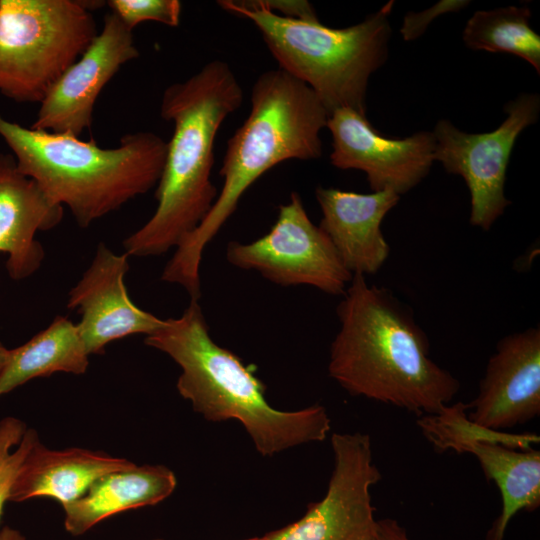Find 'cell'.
<instances>
[{
  "label": "cell",
  "instance_id": "obj_1",
  "mask_svg": "<svg viewBox=\"0 0 540 540\" xmlns=\"http://www.w3.org/2000/svg\"><path fill=\"white\" fill-rule=\"evenodd\" d=\"M343 296L330 377L353 396L423 416L440 413L460 382L430 358L428 338L412 311L361 274L353 275Z\"/></svg>",
  "mask_w": 540,
  "mask_h": 540
},
{
  "label": "cell",
  "instance_id": "obj_2",
  "mask_svg": "<svg viewBox=\"0 0 540 540\" xmlns=\"http://www.w3.org/2000/svg\"><path fill=\"white\" fill-rule=\"evenodd\" d=\"M248 117L227 142L219 175L223 185L203 221L176 247L161 279L200 298V263L207 244L264 173L290 159L321 157L320 133L329 114L306 84L277 68L262 73L251 91Z\"/></svg>",
  "mask_w": 540,
  "mask_h": 540
},
{
  "label": "cell",
  "instance_id": "obj_3",
  "mask_svg": "<svg viewBox=\"0 0 540 540\" xmlns=\"http://www.w3.org/2000/svg\"><path fill=\"white\" fill-rule=\"evenodd\" d=\"M242 101V87L222 60L165 89L160 115L174 129L156 185L157 207L124 240L128 256H156L177 247L209 213L218 196L211 181L216 135Z\"/></svg>",
  "mask_w": 540,
  "mask_h": 540
},
{
  "label": "cell",
  "instance_id": "obj_4",
  "mask_svg": "<svg viewBox=\"0 0 540 540\" xmlns=\"http://www.w3.org/2000/svg\"><path fill=\"white\" fill-rule=\"evenodd\" d=\"M198 301L191 300L180 317L164 320L144 340L180 366L179 394L209 421L238 420L263 456L323 441L331 428L326 409L321 405L297 411L272 407L252 368L211 338Z\"/></svg>",
  "mask_w": 540,
  "mask_h": 540
},
{
  "label": "cell",
  "instance_id": "obj_5",
  "mask_svg": "<svg viewBox=\"0 0 540 540\" xmlns=\"http://www.w3.org/2000/svg\"><path fill=\"white\" fill-rule=\"evenodd\" d=\"M0 137L18 170L87 228L156 187L167 142L150 131L128 133L113 148L68 133L24 127L0 114Z\"/></svg>",
  "mask_w": 540,
  "mask_h": 540
},
{
  "label": "cell",
  "instance_id": "obj_6",
  "mask_svg": "<svg viewBox=\"0 0 540 540\" xmlns=\"http://www.w3.org/2000/svg\"><path fill=\"white\" fill-rule=\"evenodd\" d=\"M218 3L256 26L278 68L312 89L329 115L343 108L366 115L369 78L388 56L393 1L345 28L282 16L260 0Z\"/></svg>",
  "mask_w": 540,
  "mask_h": 540
},
{
  "label": "cell",
  "instance_id": "obj_7",
  "mask_svg": "<svg viewBox=\"0 0 540 540\" xmlns=\"http://www.w3.org/2000/svg\"><path fill=\"white\" fill-rule=\"evenodd\" d=\"M102 1L0 0V94L41 103L98 31Z\"/></svg>",
  "mask_w": 540,
  "mask_h": 540
},
{
  "label": "cell",
  "instance_id": "obj_8",
  "mask_svg": "<svg viewBox=\"0 0 540 540\" xmlns=\"http://www.w3.org/2000/svg\"><path fill=\"white\" fill-rule=\"evenodd\" d=\"M226 258L277 285H308L330 295H343L353 277L329 237L308 217L297 192L279 207L267 234L247 244L230 242Z\"/></svg>",
  "mask_w": 540,
  "mask_h": 540
},
{
  "label": "cell",
  "instance_id": "obj_9",
  "mask_svg": "<svg viewBox=\"0 0 540 540\" xmlns=\"http://www.w3.org/2000/svg\"><path fill=\"white\" fill-rule=\"evenodd\" d=\"M506 119L485 133H467L449 120L436 124L434 160L448 173L460 175L470 192V223L489 230L511 202L504 187L506 171L516 139L535 124L540 112L536 93H523L504 107Z\"/></svg>",
  "mask_w": 540,
  "mask_h": 540
},
{
  "label": "cell",
  "instance_id": "obj_10",
  "mask_svg": "<svg viewBox=\"0 0 540 540\" xmlns=\"http://www.w3.org/2000/svg\"><path fill=\"white\" fill-rule=\"evenodd\" d=\"M331 445L334 468L324 497L262 540H370L375 535L378 519L370 489L382 476L373 463L370 436L334 433Z\"/></svg>",
  "mask_w": 540,
  "mask_h": 540
},
{
  "label": "cell",
  "instance_id": "obj_11",
  "mask_svg": "<svg viewBox=\"0 0 540 540\" xmlns=\"http://www.w3.org/2000/svg\"><path fill=\"white\" fill-rule=\"evenodd\" d=\"M326 127L332 135L331 164L364 172L373 192L391 190L401 196L427 176L435 161V138L430 131L386 138L366 115L349 108L332 112Z\"/></svg>",
  "mask_w": 540,
  "mask_h": 540
},
{
  "label": "cell",
  "instance_id": "obj_12",
  "mask_svg": "<svg viewBox=\"0 0 540 540\" xmlns=\"http://www.w3.org/2000/svg\"><path fill=\"white\" fill-rule=\"evenodd\" d=\"M139 55L132 30L116 14H106L100 32L41 101L30 128L79 137L92 125L104 86Z\"/></svg>",
  "mask_w": 540,
  "mask_h": 540
},
{
  "label": "cell",
  "instance_id": "obj_13",
  "mask_svg": "<svg viewBox=\"0 0 540 540\" xmlns=\"http://www.w3.org/2000/svg\"><path fill=\"white\" fill-rule=\"evenodd\" d=\"M468 418L503 431L540 415V328L509 334L496 345L472 402Z\"/></svg>",
  "mask_w": 540,
  "mask_h": 540
},
{
  "label": "cell",
  "instance_id": "obj_14",
  "mask_svg": "<svg viewBox=\"0 0 540 540\" xmlns=\"http://www.w3.org/2000/svg\"><path fill=\"white\" fill-rule=\"evenodd\" d=\"M128 257L99 243L90 266L69 291L67 308L81 315L77 327L89 355L102 353L107 344L123 337L147 336L164 324L129 298L124 282Z\"/></svg>",
  "mask_w": 540,
  "mask_h": 540
},
{
  "label": "cell",
  "instance_id": "obj_15",
  "mask_svg": "<svg viewBox=\"0 0 540 540\" xmlns=\"http://www.w3.org/2000/svg\"><path fill=\"white\" fill-rule=\"evenodd\" d=\"M315 195L323 215L319 227L344 267L352 275L378 272L390 254L381 223L400 195L391 190L362 194L322 186Z\"/></svg>",
  "mask_w": 540,
  "mask_h": 540
},
{
  "label": "cell",
  "instance_id": "obj_16",
  "mask_svg": "<svg viewBox=\"0 0 540 540\" xmlns=\"http://www.w3.org/2000/svg\"><path fill=\"white\" fill-rule=\"evenodd\" d=\"M63 212L18 170L12 154L0 153V253L7 255L11 279H26L40 268L45 252L36 234L56 227Z\"/></svg>",
  "mask_w": 540,
  "mask_h": 540
},
{
  "label": "cell",
  "instance_id": "obj_17",
  "mask_svg": "<svg viewBox=\"0 0 540 540\" xmlns=\"http://www.w3.org/2000/svg\"><path fill=\"white\" fill-rule=\"evenodd\" d=\"M135 463L84 448L52 450L38 440L25 458L9 501L47 497L61 506L80 498L100 477Z\"/></svg>",
  "mask_w": 540,
  "mask_h": 540
},
{
  "label": "cell",
  "instance_id": "obj_18",
  "mask_svg": "<svg viewBox=\"0 0 540 540\" xmlns=\"http://www.w3.org/2000/svg\"><path fill=\"white\" fill-rule=\"evenodd\" d=\"M177 480L163 465L133 466L97 479L78 499L62 505L64 527L73 536L86 533L115 514L156 505L170 496Z\"/></svg>",
  "mask_w": 540,
  "mask_h": 540
},
{
  "label": "cell",
  "instance_id": "obj_19",
  "mask_svg": "<svg viewBox=\"0 0 540 540\" xmlns=\"http://www.w3.org/2000/svg\"><path fill=\"white\" fill-rule=\"evenodd\" d=\"M456 451L473 454L486 479L498 487L501 511L486 540H503L510 521L518 512H532L540 506L539 450H518L497 440H474L461 444Z\"/></svg>",
  "mask_w": 540,
  "mask_h": 540
},
{
  "label": "cell",
  "instance_id": "obj_20",
  "mask_svg": "<svg viewBox=\"0 0 540 540\" xmlns=\"http://www.w3.org/2000/svg\"><path fill=\"white\" fill-rule=\"evenodd\" d=\"M89 356L77 324L57 316L26 343L10 349L0 371V397L34 378L57 372L84 374Z\"/></svg>",
  "mask_w": 540,
  "mask_h": 540
},
{
  "label": "cell",
  "instance_id": "obj_21",
  "mask_svg": "<svg viewBox=\"0 0 540 540\" xmlns=\"http://www.w3.org/2000/svg\"><path fill=\"white\" fill-rule=\"evenodd\" d=\"M527 6L476 11L463 30V41L473 50L509 53L531 64L540 74V37L530 27Z\"/></svg>",
  "mask_w": 540,
  "mask_h": 540
},
{
  "label": "cell",
  "instance_id": "obj_22",
  "mask_svg": "<svg viewBox=\"0 0 540 540\" xmlns=\"http://www.w3.org/2000/svg\"><path fill=\"white\" fill-rule=\"evenodd\" d=\"M466 410L467 404L461 402L447 405L436 415L422 416L417 424L439 452L456 451L462 443L473 440H497L521 450L532 449L533 444L539 443L536 434H511L479 426L468 418Z\"/></svg>",
  "mask_w": 540,
  "mask_h": 540
},
{
  "label": "cell",
  "instance_id": "obj_23",
  "mask_svg": "<svg viewBox=\"0 0 540 540\" xmlns=\"http://www.w3.org/2000/svg\"><path fill=\"white\" fill-rule=\"evenodd\" d=\"M36 430L14 416L0 420V517L16 476L35 443Z\"/></svg>",
  "mask_w": 540,
  "mask_h": 540
},
{
  "label": "cell",
  "instance_id": "obj_24",
  "mask_svg": "<svg viewBox=\"0 0 540 540\" xmlns=\"http://www.w3.org/2000/svg\"><path fill=\"white\" fill-rule=\"evenodd\" d=\"M106 5L130 30L146 21L177 27L182 10L178 0H109Z\"/></svg>",
  "mask_w": 540,
  "mask_h": 540
},
{
  "label": "cell",
  "instance_id": "obj_25",
  "mask_svg": "<svg viewBox=\"0 0 540 540\" xmlns=\"http://www.w3.org/2000/svg\"><path fill=\"white\" fill-rule=\"evenodd\" d=\"M469 3L470 1L463 0H443L422 12L407 13L400 30L403 39L405 41H411L420 37L433 19L448 12L459 11Z\"/></svg>",
  "mask_w": 540,
  "mask_h": 540
},
{
  "label": "cell",
  "instance_id": "obj_26",
  "mask_svg": "<svg viewBox=\"0 0 540 540\" xmlns=\"http://www.w3.org/2000/svg\"><path fill=\"white\" fill-rule=\"evenodd\" d=\"M370 540H412L407 530L393 518L378 519L375 535Z\"/></svg>",
  "mask_w": 540,
  "mask_h": 540
},
{
  "label": "cell",
  "instance_id": "obj_27",
  "mask_svg": "<svg viewBox=\"0 0 540 540\" xmlns=\"http://www.w3.org/2000/svg\"><path fill=\"white\" fill-rule=\"evenodd\" d=\"M0 540H26V538L17 529L5 526L0 530Z\"/></svg>",
  "mask_w": 540,
  "mask_h": 540
},
{
  "label": "cell",
  "instance_id": "obj_28",
  "mask_svg": "<svg viewBox=\"0 0 540 540\" xmlns=\"http://www.w3.org/2000/svg\"><path fill=\"white\" fill-rule=\"evenodd\" d=\"M10 354V349L0 343V371L5 366Z\"/></svg>",
  "mask_w": 540,
  "mask_h": 540
},
{
  "label": "cell",
  "instance_id": "obj_29",
  "mask_svg": "<svg viewBox=\"0 0 540 540\" xmlns=\"http://www.w3.org/2000/svg\"><path fill=\"white\" fill-rule=\"evenodd\" d=\"M246 540H262L261 537H255V538H250V539H246Z\"/></svg>",
  "mask_w": 540,
  "mask_h": 540
},
{
  "label": "cell",
  "instance_id": "obj_30",
  "mask_svg": "<svg viewBox=\"0 0 540 540\" xmlns=\"http://www.w3.org/2000/svg\"><path fill=\"white\" fill-rule=\"evenodd\" d=\"M155 540H163V539H155Z\"/></svg>",
  "mask_w": 540,
  "mask_h": 540
}]
</instances>
